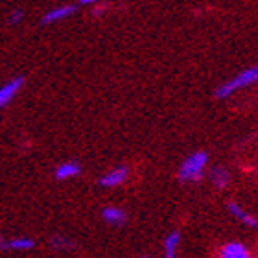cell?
Returning a JSON list of instances; mask_svg holds the SVG:
<instances>
[{
	"label": "cell",
	"mask_w": 258,
	"mask_h": 258,
	"mask_svg": "<svg viewBox=\"0 0 258 258\" xmlns=\"http://www.w3.org/2000/svg\"><path fill=\"white\" fill-rule=\"evenodd\" d=\"M254 83H258V64L242 70V72L234 76L232 80H229L227 83L220 85L218 89H216L214 96L220 98V100H225V98L232 96V94H236L238 91H242V89H245V87L254 85Z\"/></svg>",
	"instance_id": "cell-1"
},
{
	"label": "cell",
	"mask_w": 258,
	"mask_h": 258,
	"mask_svg": "<svg viewBox=\"0 0 258 258\" xmlns=\"http://www.w3.org/2000/svg\"><path fill=\"white\" fill-rule=\"evenodd\" d=\"M209 164V155L205 151H196L190 157L184 159V162L179 168V181L181 183H196L203 177L205 168Z\"/></svg>",
	"instance_id": "cell-2"
},
{
	"label": "cell",
	"mask_w": 258,
	"mask_h": 258,
	"mask_svg": "<svg viewBox=\"0 0 258 258\" xmlns=\"http://www.w3.org/2000/svg\"><path fill=\"white\" fill-rule=\"evenodd\" d=\"M129 177V170L125 166H118L111 170V172L103 173L102 177H100V186L103 188H116L120 184H124Z\"/></svg>",
	"instance_id": "cell-3"
},
{
	"label": "cell",
	"mask_w": 258,
	"mask_h": 258,
	"mask_svg": "<svg viewBox=\"0 0 258 258\" xmlns=\"http://www.w3.org/2000/svg\"><path fill=\"white\" fill-rule=\"evenodd\" d=\"M22 87H24V78L22 76H15L6 85H2V89H0V107H6L8 103H11V100L19 94Z\"/></svg>",
	"instance_id": "cell-4"
},
{
	"label": "cell",
	"mask_w": 258,
	"mask_h": 258,
	"mask_svg": "<svg viewBox=\"0 0 258 258\" xmlns=\"http://www.w3.org/2000/svg\"><path fill=\"white\" fill-rule=\"evenodd\" d=\"M76 13V6H57L54 10H50L44 13V17L41 19L43 24H54V22H59L69 19Z\"/></svg>",
	"instance_id": "cell-5"
},
{
	"label": "cell",
	"mask_w": 258,
	"mask_h": 258,
	"mask_svg": "<svg viewBox=\"0 0 258 258\" xmlns=\"http://www.w3.org/2000/svg\"><path fill=\"white\" fill-rule=\"evenodd\" d=\"M102 218L107 225H113V227L124 225L125 221H127V214L122 209H118V207H105L102 210Z\"/></svg>",
	"instance_id": "cell-6"
},
{
	"label": "cell",
	"mask_w": 258,
	"mask_h": 258,
	"mask_svg": "<svg viewBox=\"0 0 258 258\" xmlns=\"http://www.w3.org/2000/svg\"><path fill=\"white\" fill-rule=\"evenodd\" d=\"M80 173H81L80 164L74 161H69V162H63V164H59V166L55 168L54 177L57 179V181H64V179H72V177H76V175H80Z\"/></svg>",
	"instance_id": "cell-7"
},
{
	"label": "cell",
	"mask_w": 258,
	"mask_h": 258,
	"mask_svg": "<svg viewBox=\"0 0 258 258\" xmlns=\"http://www.w3.org/2000/svg\"><path fill=\"white\" fill-rule=\"evenodd\" d=\"M227 209H229V212H231V214L234 216L238 221H242L243 225L251 227V229H256V227H258V220H256V218H253V216L249 214V212H245V210H243L240 205L229 203V205H227Z\"/></svg>",
	"instance_id": "cell-8"
},
{
	"label": "cell",
	"mask_w": 258,
	"mask_h": 258,
	"mask_svg": "<svg viewBox=\"0 0 258 258\" xmlns=\"http://www.w3.org/2000/svg\"><path fill=\"white\" fill-rule=\"evenodd\" d=\"M221 256L223 258H247L249 249L240 242H229L221 247Z\"/></svg>",
	"instance_id": "cell-9"
},
{
	"label": "cell",
	"mask_w": 258,
	"mask_h": 258,
	"mask_svg": "<svg viewBox=\"0 0 258 258\" xmlns=\"http://www.w3.org/2000/svg\"><path fill=\"white\" fill-rule=\"evenodd\" d=\"M35 247V242L32 238H11L8 242H2V249L4 251H30Z\"/></svg>",
	"instance_id": "cell-10"
},
{
	"label": "cell",
	"mask_w": 258,
	"mask_h": 258,
	"mask_svg": "<svg viewBox=\"0 0 258 258\" xmlns=\"http://www.w3.org/2000/svg\"><path fill=\"white\" fill-rule=\"evenodd\" d=\"M229 172H227L225 168L221 166H214L212 170H210V181H212V184H214L216 188H225L227 184H229Z\"/></svg>",
	"instance_id": "cell-11"
},
{
	"label": "cell",
	"mask_w": 258,
	"mask_h": 258,
	"mask_svg": "<svg viewBox=\"0 0 258 258\" xmlns=\"http://www.w3.org/2000/svg\"><path fill=\"white\" fill-rule=\"evenodd\" d=\"M179 242H181V234H179V232H170V234L164 238V256H168V258L175 256Z\"/></svg>",
	"instance_id": "cell-12"
},
{
	"label": "cell",
	"mask_w": 258,
	"mask_h": 258,
	"mask_svg": "<svg viewBox=\"0 0 258 258\" xmlns=\"http://www.w3.org/2000/svg\"><path fill=\"white\" fill-rule=\"evenodd\" d=\"M22 15H24V13H22L21 10H13L10 15H8V24H11V26L19 24V22L22 21Z\"/></svg>",
	"instance_id": "cell-13"
},
{
	"label": "cell",
	"mask_w": 258,
	"mask_h": 258,
	"mask_svg": "<svg viewBox=\"0 0 258 258\" xmlns=\"http://www.w3.org/2000/svg\"><path fill=\"white\" fill-rule=\"evenodd\" d=\"M100 0H80V4H83V6H92V4H98Z\"/></svg>",
	"instance_id": "cell-14"
}]
</instances>
